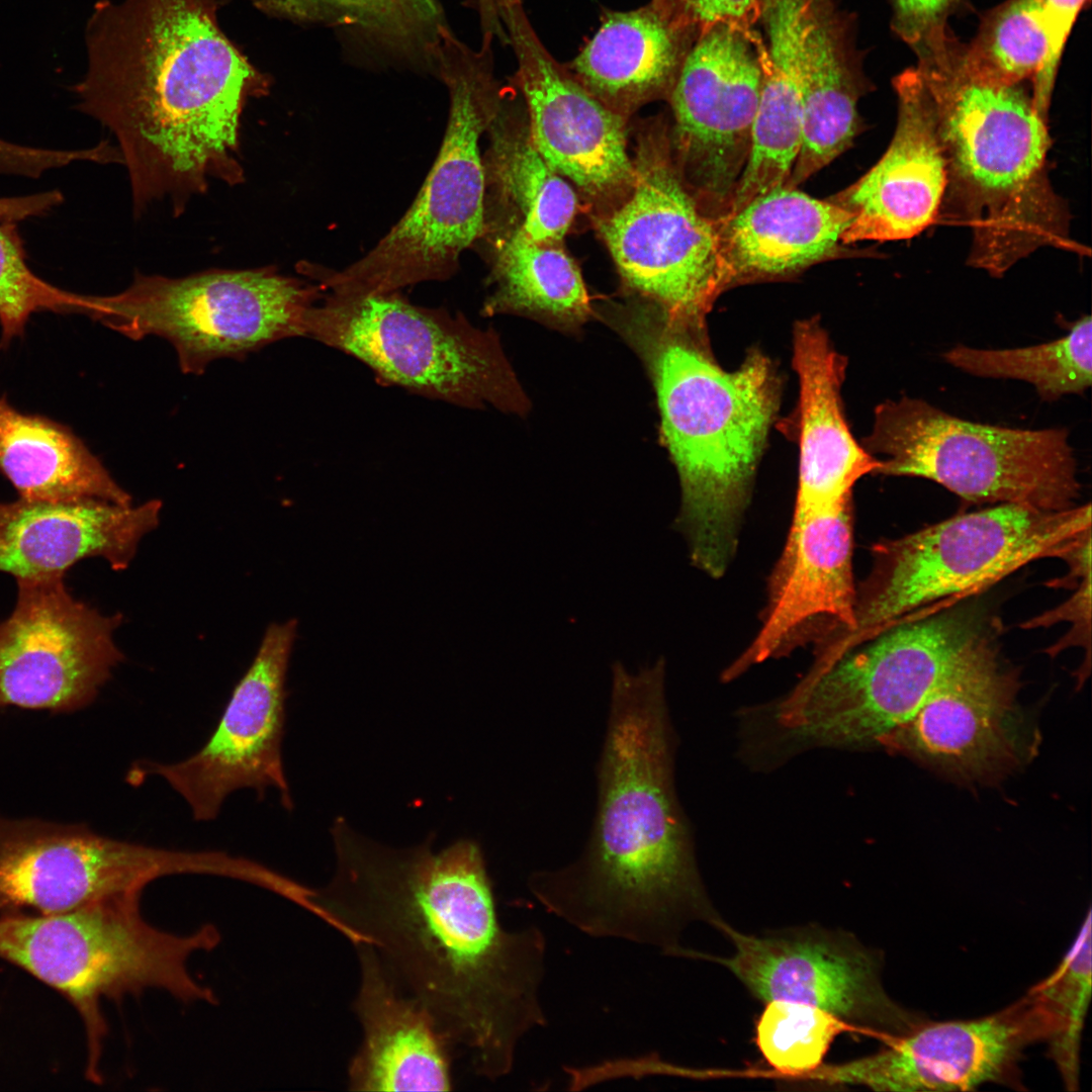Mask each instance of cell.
<instances>
[{
	"instance_id": "ee69618b",
	"label": "cell",
	"mask_w": 1092,
	"mask_h": 1092,
	"mask_svg": "<svg viewBox=\"0 0 1092 1092\" xmlns=\"http://www.w3.org/2000/svg\"><path fill=\"white\" fill-rule=\"evenodd\" d=\"M19 148L16 144L0 139V175H11L18 167Z\"/></svg>"
},
{
	"instance_id": "7a4b0ae2",
	"label": "cell",
	"mask_w": 1092,
	"mask_h": 1092,
	"mask_svg": "<svg viewBox=\"0 0 1092 1092\" xmlns=\"http://www.w3.org/2000/svg\"><path fill=\"white\" fill-rule=\"evenodd\" d=\"M221 0H99L85 27L76 108L107 127L129 176L133 211L175 215L212 180L245 179V106L271 80L224 34Z\"/></svg>"
},
{
	"instance_id": "5b68a950",
	"label": "cell",
	"mask_w": 1092,
	"mask_h": 1092,
	"mask_svg": "<svg viewBox=\"0 0 1092 1092\" xmlns=\"http://www.w3.org/2000/svg\"><path fill=\"white\" fill-rule=\"evenodd\" d=\"M922 78L945 170L937 219L970 229L969 264L999 277L1039 248H1071L1069 211L1046 169L1048 121L1032 93L957 66Z\"/></svg>"
},
{
	"instance_id": "f1b7e54d",
	"label": "cell",
	"mask_w": 1092,
	"mask_h": 1092,
	"mask_svg": "<svg viewBox=\"0 0 1092 1092\" xmlns=\"http://www.w3.org/2000/svg\"><path fill=\"white\" fill-rule=\"evenodd\" d=\"M808 0H760L767 36L764 75L750 148L728 210L788 181L802 138V46ZM723 215V216H724Z\"/></svg>"
},
{
	"instance_id": "484cf974",
	"label": "cell",
	"mask_w": 1092,
	"mask_h": 1092,
	"mask_svg": "<svg viewBox=\"0 0 1092 1092\" xmlns=\"http://www.w3.org/2000/svg\"><path fill=\"white\" fill-rule=\"evenodd\" d=\"M698 33L667 0L606 10L597 32L566 67L592 95L627 116L669 97Z\"/></svg>"
},
{
	"instance_id": "6da1fadb",
	"label": "cell",
	"mask_w": 1092,
	"mask_h": 1092,
	"mask_svg": "<svg viewBox=\"0 0 1092 1092\" xmlns=\"http://www.w3.org/2000/svg\"><path fill=\"white\" fill-rule=\"evenodd\" d=\"M332 836L335 873L314 894L321 919L354 946L371 947L478 1076H507L521 1038L547 1021L539 993L546 941L536 926H502L479 844L395 849L342 819Z\"/></svg>"
},
{
	"instance_id": "cb8c5ba5",
	"label": "cell",
	"mask_w": 1092,
	"mask_h": 1092,
	"mask_svg": "<svg viewBox=\"0 0 1092 1092\" xmlns=\"http://www.w3.org/2000/svg\"><path fill=\"white\" fill-rule=\"evenodd\" d=\"M161 509L158 499L135 507L94 497L0 502V571L16 580L65 576L91 557L123 570Z\"/></svg>"
},
{
	"instance_id": "e0dca14e",
	"label": "cell",
	"mask_w": 1092,
	"mask_h": 1092,
	"mask_svg": "<svg viewBox=\"0 0 1092 1092\" xmlns=\"http://www.w3.org/2000/svg\"><path fill=\"white\" fill-rule=\"evenodd\" d=\"M707 921L733 946L728 958L709 960L724 966L764 1003L810 1004L886 1040L926 1021L889 996L879 957L848 934L806 928L757 936L713 913Z\"/></svg>"
},
{
	"instance_id": "1f68e13d",
	"label": "cell",
	"mask_w": 1092,
	"mask_h": 1092,
	"mask_svg": "<svg viewBox=\"0 0 1092 1092\" xmlns=\"http://www.w3.org/2000/svg\"><path fill=\"white\" fill-rule=\"evenodd\" d=\"M491 247L490 283L482 314H517L575 335L594 308L574 261L561 244L537 242L516 228L483 233Z\"/></svg>"
},
{
	"instance_id": "4fadbf2b",
	"label": "cell",
	"mask_w": 1092,
	"mask_h": 1092,
	"mask_svg": "<svg viewBox=\"0 0 1092 1092\" xmlns=\"http://www.w3.org/2000/svg\"><path fill=\"white\" fill-rule=\"evenodd\" d=\"M670 145L663 129L638 139L632 186L598 228L635 297L705 327L726 289L718 226L687 185Z\"/></svg>"
},
{
	"instance_id": "74e56055",
	"label": "cell",
	"mask_w": 1092,
	"mask_h": 1092,
	"mask_svg": "<svg viewBox=\"0 0 1092 1092\" xmlns=\"http://www.w3.org/2000/svg\"><path fill=\"white\" fill-rule=\"evenodd\" d=\"M852 1029L856 1028L819 1007L775 1000L765 1002L755 1022L754 1042L770 1068L801 1078L819 1070L835 1038Z\"/></svg>"
},
{
	"instance_id": "d4e9b609",
	"label": "cell",
	"mask_w": 1092,
	"mask_h": 1092,
	"mask_svg": "<svg viewBox=\"0 0 1092 1092\" xmlns=\"http://www.w3.org/2000/svg\"><path fill=\"white\" fill-rule=\"evenodd\" d=\"M360 984L353 1003L362 1041L348 1068L352 1091H450L452 1045L432 1015L404 993L373 949L355 946Z\"/></svg>"
},
{
	"instance_id": "d590c367",
	"label": "cell",
	"mask_w": 1092,
	"mask_h": 1092,
	"mask_svg": "<svg viewBox=\"0 0 1092 1092\" xmlns=\"http://www.w3.org/2000/svg\"><path fill=\"white\" fill-rule=\"evenodd\" d=\"M1049 52L1040 0H1008L989 14L957 68L986 82L1017 84L1034 80Z\"/></svg>"
},
{
	"instance_id": "ffe728a7",
	"label": "cell",
	"mask_w": 1092,
	"mask_h": 1092,
	"mask_svg": "<svg viewBox=\"0 0 1092 1092\" xmlns=\"http://www.w3.org/2000/svg\"><path fill=\"white\" fill-rule=\"evenodd\" d=\"M1046 1016L1029 991L991 1015L944 1022L924 1021L887 1040L882 1051L810 1078L828 1085L879 1091H965L986 1083L1012 1084L1024 1049L1046 1039Z\"/></svg>"
},
{
	"instance_id": "7402d4cb",
	"label": "cell",
	"mask_w": 1092,
	"mask_h": 1092,
	"mask_svg": "<svg viewBox=\"0 0 1092 1092\" xmlns=\"http://www.w3.org/2000/svg\"><path fill=\"white\" fill-rule=\"evenodd\" d=\"M894 88L898 115L888 149L830 199L852 216L844 244L909 239L938 217L945 170L931 95L917 68L898 75Z\"/></svg>"
},
{
	"instance_id": "f35d334b",
	"label": "cell",
	"mask_w": 1092,
	"mask_h": 1092,
	"mask_svg": "<svg viewBox=\"0 0 1092 1092\" xmlns=\"http://www.w3.org/2000/svg\"><path fill=\"white\" fill-rule=\"evenodd\" d=\"M84 295L60 289L32 272L15 222L0 221V348L23 334L37 311L81 313Z\"/></svg>"
},
{
	"instance_id": "9c48e42d",
	"label": "cell",
	"mask_w": 1092,
	"mask_h": 1092,
	"mask_svg": "<svg viewBox=\"0 0 1092 1092\" xmlns=\"http://www.w3.org/2000/svg\"><path fill=\"white\" fill-rule=\"evenodd\" d=\"M306 337L353 356L379 379L468 408H530L496 332L460 312L411 303L399 291L325 294L307 314Z\"/></svg>"
},
{
	"instance_id": "60d3db41",
	"label": "cell",
	"mask_w": 1092,
	"mask_h": 1092,
	"mask_svg": "<svg viewBox=\"0 0 1092 1092\" xmlns=\"http://www.w3.org/2000/svg\"><path fill=\"white\" fill-rule=\"evenodd\" d=\"M1086 0H1040L1049 39L1046 59L1032 81V98L1048 120L1052 93L1065 44Z\"/></svg>"
},
{
	"instance_id": "83f0119b",
	"label": "cell",
	"mask_w": 1092,
	"mask_h": 1092,
	"mask_svg": "<svg viewBox=\"0 0 1092 1092\" xmlns=\"http://www.w3.org/2000/svg\"><path fill=\"white\" fill-rule=\"evenodd\" d=\"M851 214L781 186L716 219L725 287L786 276L833 254Z\"/></svg>"
},
{
	"instance_id": "9a60e30c",
	"label": "cell",
	"mask_w": 1092,
	"mask_h": 1092,
	"mask_svg": "<svg viewBox=\"0 0 1092 1092\" xmlns=\"http://www.w3.org/2000/svg\"><path fill=\"white\" fill-rule=\"evenodd\" d=\"M16 581L15 607L0 622V707L88 706L124 658L114 641L122 615L75 599L65 576Z\"/></svg>"
},
{
	"instance_id": "30bf717a",
	"label": "cell",
	"mask_w": 1092,
	"mask_h": 1092,
	"mask_svg": "<svg viewBox=\"0 0 1092 1092\" xmlns=\"http://www.w3.org/2000/svg\"><path fill=\"white\" fill-rule=\"evenodd\" d=\"M979 617L950 612L898 623L825 661L781 701L775 719L802 745H880L980 637Z\"/></svg>"
},
{
	"instance_id": "f546056e",
	"label": "cell",
	"mask_w": 1092,
	"mask_h": 1092,
	"mask_svg": "<svg viewBox=\"0 0 1092 1092\" xmlns=\"http://www.w3.org/2000/svg\"><path fill=\"white\" fill-rule=\"evenodd\" d=\"M827 0H808L802 46V138L785 186L794 187L845 151L859 129L862 89Z\"/></svg>"
},
{
	"instance_id": "7bdbcfd3",
	"label": "cell",
	"mask_w": 1092,
	"mask_h": 1092,
	"mask_svg": "<svg viewBox=\"0 0 1092 1092\" xmlns=\"http://www.w3.org/2000/svg\"><path fill=\"white\" fill-rule=\"evenodd\" d=\"M516 0H467L479 19L482 37H490L494 41L509 43L508 34L504 26V16L509 6Z\"/></svg>"
},
{
	"instance_id": "277c9868",
	"label": "cell",
	"mask_w": 1092,
	"mask_h": 1092,
	"mask_svg": "<svg viewBox=\"0 0 1092 1092\" xmlns=\"http://www.w3.org/2000/svg\"><path fill=\"white\" fill-rule=\"evenodd\" d=\"M636 353L656 392L660 439L681 503L674 527L695 566L724 574L734 554L754 473L779 405L768 358L751 351L734 371L708 349L704 327L635 297L595 309Z\"/></svg>"
},
{
	"instance_id": "2e32d148",
	"label": "cell",
	"mask_w": 1092,
	"mask_h": 1092,
	"mask_svg": "<svg viewBox=\"0 0 1092 1092\" xmlns=\"http://www.w3.org/2000/svg\"><path fill=\"white\" fill-rule=\"evenodd\" d=\"M296 630L294 619L268 626L252 664L201 749L174 763L136 762L128 782L161 777L185 800L196 821L216 818L224 800L240 789H253L258 796L276 789L290 809L281 744L285 678Z\"/></svg>"
},
{
	"instance_id": "7c38bea8",
	"label": "cell",
	"mask_w": 1092,
	"mask_h": 1092,
	"mask_svg": "<svg viewBox=\"0 0 1092 1092\" xmlns=\"http://www.w3.org/2000/svg\"><path fill=\"white\" fill-rule=\"evenodd\" d=\"M323 291L274 267L179 278L136 273L123 291L86 295L83 314L131 340H167L181 371L200 374L214 360L306 337L308 311Z\"/></svg>"
},
{
	"instance_id": "5bb4252c",
	"label": "cell",
	"mask_w": 1092,
	"mask_h": 1092,
	"mask_svg": "<svg viewBox=\"0 0 1092 1092\" xmlns=\"http://www.w3.org/2000/svg\"><path fill=\"white\" fill-rule=\"evenodd\" d=\"M765 60L752 28L714 24L698 33L668 97L677 165L714 218L727 212L747 161Z\"/></svg>"
},
{
	"instance_id": "8992f818",
	"label": "cell",
	"mask_w": 1092,
	"mask_h": 1092,
	"mask_svg": "<svg viewBox=\"0 0 1092 1092\" xmlns=\"http://www.w3.org/2000/svg\"><path fill=\"white\" fill-rule=\"evenodd\" d=\"M141 894L105 898L54 914L0 915V959L22 969L66 997L82 1019L87 1044L86 1078L102 1083L107 1033L103 998L120 1000L148 989L182 1003L217 1002L190 972V958L220 942L210 923L177 934L149 923Z\"/></svg>"
},
{
	"instance_id": "836d02e7",
	"label": "cell",
	"mask_w": 1092,
	"mask_h": 1092,
	"mask_svg": "<svg viewBox=\"0 0 1092 1092\" xmlns=\"http://www.w3.org/2000/svg\"><path fill=\"white\" fill-rule=\"evenodd\" d=\"M512 89L507 86L486 128L484 201L509 207L517 221L512 226L530 239L561 244L576 212V194L538 152L528 124L518 122Z\"/></svg>"
},
{
	"instance_id": "44dd1931",
	"label": "cell",
	"mask_w": 1092,
	"mask_h": 1092,
	"mask_svg": "<svg viewBox=\"0 0 1092 1092\" xmlns=\"http://www.w3.org/2000/svg\"><path fill=\"white\" fill-rule=\"evenodd\" d=\"M504 26L517 61L515 85L526 105L532 142L545 161L587 196H625L634 180L626 116L592 95L546 50L520 0Z\"/></svg>"
},
{
	"instance_id": "52a82bcc",
	"label": "cell",
	"mask_w": 1092,
	"mask_h": 1092,
	"mask_svg": "<svg viewBox=\"0 0 1092 1092\" xmlns=\"http://www.w3.org/2000/svg\"><path fill=\"white\" fill-rule=\"evenodd\" d=\"M489 39L475 50L452 29L442 40L436 76L449 114L438 156L403 216L361 259L344 269L312 266L308 275L342 295L401 291L451 278L462 253L484 230L485 173L479 141L505 93Z\"/></svg>"
},
{
	"instance_id": "603a6c76",
	"label": "cell",
	"mask_w": 1092,
	"mask_h": 1092,
	"mask_svg": "<svg viewBox=\"0 0 1092 1092\" xmlns=\"http://www.w3.org/2000/svg\"><path fill=\"white\" fill-rule=\"evenodd\" d=\"M855 602L851 503L794 511L760 630L726 677L777 655L801 631L825 619L842 625V632L851 630Z\"/></svg>"
},
{
	"instance_id": "8fae6325",
	"label": "cell",
	"mask_w": 1092,
	"mask_h": 1092,
	"mask_svg": "<svg viewBox=\"0 0 1092 1092\" xmlns=\"http://www.w3.org/2000/svg\"><path fill=\"white\" fill-rule=\"evenodd\" d=\"M864 446L884 456L875 473L927 478L971 503L1061 512L1080 495L1066 429L973 423L903 396L876 407Z\"/></svg>"
},
{
	"instance_id": "3957f363",
	"label": "cell",
	"mask_w": 1092,
	"mask_h": 1092,
	"mask_svg": "<svg viewBox=\"0 0 1092 1092\" xmlns=\"http://www.w3.org/2000/svg\"><path fill=\"white\" fill-rule=\"evenodd\" d=\"M674 748L664 659L637 671L614 662L589 838L573 862L531 874L528 887L583 933L681 956V927L712 910L675 794Z\"/></svg>"
},
{
	"instance_id": "4dcf8cb0",
	"label": "cell",
	"mask_w": 1092,
	"mask_h": 1092,
	"mask_svg": "<svg viewBox=\"0 0 1092 1092\" xmlns=\"http://www.w3.org/2000/svg\"><path fill=\"white\" fill-rule=\"evenodd\" d=\"M269 16L332 28L386 65L436 74L451 29L439 0H248Z\"/></svg>"
},
{
	"instance_id": "8d00e7d4",
	"label": "cell",
	"mask_w": 1092,
	"mask_h": 1092,
	"mask_svg": "<svg viewBox=\"0 0 1092 1092\" xmlns=\"http://www.w3.org/2000/svg\"><path fill=\"white\" fill-rule=\"evenodd\" d=\"M1091 911L1061 964L1031 989L1046 1015L1045 1039L1066 1089L1079 1086L1080 1048L1091 998Z\"/></svg>"
},
{
	"instance_id": "b9f144b4",
	"label": "cell",
	"mask_w": 1092,
	"mask_h": 1092,
	"mask_svg": "<svg viewBox=\"0 0 1092 1092\" xmlns=\"http://www.w3.org/2000/svg\"><path fill=\"white\" fill-rule=\"evenodd\" d=\"M699 32L714 24L745 28L759 16L760 0H667Z\"/></svg>"
},
{
	"instance_id": "d6a6232c",
	"label": "cell",
	"mask_w": 1092,
	"mask_h": 1092,
	"mask_svg": "<svg viewBox=\"0 0 1092 1092\" xmlns=\"http://www.w3.org/2000/svg\"><path fill=\"white\" fill-rule=\"evenodd\" d=\"M0 474L26 499L94 497L131 505L128 492L69 428L19 412L1 395Z\"/></svg>"
},
{
	"instance_id": "ba28073f",
	"label": "cell",
	"mask_w": 1092,
	"mask_h": 1092,
	"mask_svg": "<svg viewBox=\"0 0 1092 1092\" xmlns=\"http://www.w3.org/2000/svg\"><path fill=\"white\" fill-rule=\"evenodd\" d=\"M1089 540L1090 504L1061 512L999 504L877 543L856 593L854 626L828 648L842 653L922 607L972 594L1030 561L1068 560Z\"/></svg>"
},
{
	"instance_id": "4316f807",
	"label": "cell",
	"mask_w": 1092,
	"mask_h": 1092,
	"mask_svg": "<svg viewBox=\"0 0 1092 1092\" xmlns=\"http://www.w3.org/2000/svg\"><path fill=\"white\" fill-rule=\"evenodd\" d=\"M794 366L800 383V459L795 511L851 503L856 481L880 467L852 437L840 396L843 358L814 321L794 333Z\"/></svg>"
},
{
	"instance_id": "d6986e66",
	"label": "cell",
	"mask_w": 1092,
	"mask_h": 1092,
	"mask_svg": "<svg viewBox=\"0 0 1092 1092\" xmlns=\"http://www.w3.org/2000/svg\"><path fill=\"white\" fill-rule=\"evenodd\" d=\"M1019 679L983 633L970 644L917 711L880 745L954 778L987 781L1023 756Z\"/></svg>"
},
{
	"instance_id": "ac0fdd59",
	"label": "cell",
	"mask_w": 1092,
	"mask_h": 1092,
	"mask_svg": "<svg viewBox=\"0 0 1092 1092\" xmlns=\"http://www.w3.org/2000/svg\"><path fill=\"white\" fill-rule=\"evenodd\" d=\"M183 866L179 850L109 838L85 825L0 817L1 914H54L142 894Z\"/></svg>"
},
{
	"instance_id": "e575fe53",
	"label": "cell",
	"mask_w": 1092,
	"mask_h": 1092,
	"mask_svg": "<svg viewBox=\"0 0 1092 1092\" xmlns=\"http://www.w3.org/2000/svg\"><path fill=\"white\" fill-rule=\"evenodd\" d=\"M1091 317L1085 315L1071 326L1069 334L1053 342L1003 350L957 346L943 358L973 375L1027 381L1043 399L1054 400L1067 393H1083L1091 386Z\"/></svg>"
},
{
	"instance_id": "ab89813d",
	"label": "cell",
	"mask_w": 1092,
	"mask_h": 1092,
	"mask_svg": "<svg viewBox=\"0 0 1092 1092\" xmlns=\"http://www.w3.org/2000/svg\"><path fill=\"white\" fill-rule=\"evenodd\" d=\"M893 28L914 51L917 69L925 75L949 70L960 47L948 31L949 17L964 0H890Z\"/></svg>"
}]
</instances>
